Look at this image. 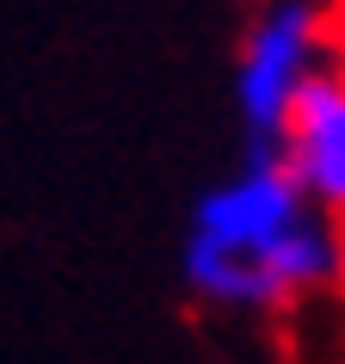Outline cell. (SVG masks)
I'll return each instance as SVG.
<instances>
[{
  "mask_svg": "<svg viewBox=\"0 0 345 364\" xmlns=\"http://www.w3.org/2000/svg\"><path fill=\"white\" fill-rule=\"evenodd\" d=\"M339 6H345V0H339Z\"/></svg>",
  "mask_w": 345,
  "mask_h": 364,
  "instance_id": "obj_4",
  "label": "cell"
},
{
  "mask_svg": "<svg viewBox=\"0 0 345 364\" xmlns=\"http://www.w3.org/2000/svg\"><path fill=\"white\" fill-rule=\"evenodd\" d=\"M179 278L216 315H290L345 290V223L314 210L271 149H247L192 198Z\"/></svg>",
  "mask_w": 345,
  "mask_h": 364,
  "instance_id": "obj_1",
  "label": "cell"
},
{
  "mask_svg": "<svg viewBox=\"0 0 345 364\" xmlns=\"http://www.w3.org/2000/svg\"><path fill=\"white\" fill-rule=\"evenodd\" d=\"M333 62V25L321 0H265L234 43V112L247 124V142L265 149L284 130L290 105L308 93V80Z\"/></svg>",
  "mask_w": 345,
  "mask_h": 364,
  "instance_id": "obj_2",
  "label": "cell"
},
{
  "mask_svg": "<svg viewBox=\"0 0 345 364\" xmlns=\"http://www.w3.org/2000/svg\"><path fill=\"white\" fill-rule=\"evenodd\" d=\"M265 149L284 161V173L296 179V192L314 210L345 223V68L339 62H327L308 80V93L290 105L284 130Z\"/></svg>",
  "mask_w": 345,
  "mask_h": 364,
  "instance_id": "obj_3",
  "label": "cell"
}]
</instances>
